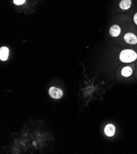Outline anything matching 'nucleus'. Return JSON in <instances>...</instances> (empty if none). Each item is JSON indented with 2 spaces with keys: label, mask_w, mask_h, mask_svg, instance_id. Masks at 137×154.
I'll use <instances>...</instances> for the list:
<instances>
[{
  "label": "nucleus",
  "mask_w": 137,
  "mask_h": 154,
  "mask_svg": "<svg viewBox=\"0 0 137 154\" xmlns=\"http://www.w3.org/2000/svg\"><path fill=\"white\" fill-rule=\"evenodd\" d=\"M137 58L136 54L132 50L127 49L122 51L120 54V60L124 63H131Z\"/></svg>",
  "instance_id": "1"
},
{
  "label": "nucleus",
  "mask_w": 137,
  "mask_h": 154,
  "mask_svg": "<svg viewBox=\"0 0 137 154\" xmlns=\"http://www.w3.org/2000/svg\"><path fill=\"white\" fill-rule=\"evenodd\" d=\"M115 131H116V128H115L114 125L111 123L108 124L107 125H106L104 130L105 135L108 137H112L114 136Z\"/></svg>",
  "instance_id": "3"
},
{
  "label": "nucleus",
  "mask_w": 137,
  "mask_h": 154,
  "mask_svg": "<svg viewBox=\"0 0 137 154\" xmlns=\"http://www.w3.org/2000/svg\"><path fill=\"white\" fill-rule=\"evenodd\" d=\"M122 75L124 76V77H128L130 76H131L132 74V69L131 67H127L124 68L122 69Z\"/></svg>",
  "instance_id": "8"
},
{
  "label": "nucleus",
  "mask_w": 137,
  "mask_h": 154,
  "mask_svg": "<svg viewBox=\"0 0 137 154\" xmlns=\"http://www.w3.org/2000/svg\"><path fill=\"white\" fill-rule=\"evenodd\" d=\"M49 94L54 99H60L63 96V92L59 88L55 87H50L49 90Z\"/></svg>",
  "instance_id": "2"
},
{
  "label": "nucleus",
  "mask_w": 137,
  "mask_h": 154,
  "mask_svg": "<svg viewBox=\"0 0 137 154\" xmlns=\"http://www.w3.org/2000/svg\"><path fill=\"white\" fill-rule=\"evenodd\" d=\"M124 40L131 44H135L137 43V37L133 33H127L124 36Z\"/></svg>",
  "instance_id": "4"
},
{
  "label": "nucleus",
  "mask_w": 137,
  "mask_h": 154,
  "mask_svg": "<svg viewBox=\"0 0 137 154\" xmlns=\"http://www.w3.org/2000/svg\"><path fill=\"white\" fill-rule=\"evenodd\" d=\"M132 1L131 0H122L120 2L119 6L120 8L123 10H127L130 8L131 6Z\"/></svg>",
  "instance_id": "7"
},
{
  "label": "nucleus",
  "mask_w": 137,
  "mask_h": 154,
  "mask_svg": "<svg viewBox=\"0 0 137 154\" xmlns=\"http://www.w3.org/2000/svg\"><path fill=\"white\" fill-rule=\"evenodd\" d=\"M121 33V28L116 25H113L110 29V34L113 37H117Z\"/></svg>",
  "instance_id": "6"
},
{
  "label": "nucleus",
  "mask_w": 137,
  "mask_h": 154,
  "mask_svg": "<svg viewBox=\"0 0 137 154\" xmlns=\"http://www.w3.org/2000/svg\"><path fill=\"white\" fill-rule=\"evenodd\" d=\"M9 50L6 47H2L0 49V59L2 61H6L8 60L9 57Z\"/></svg>",
  "instance_id": "5"
},
{
  "label": "nucleus",
  "mask_w": 137,
  "mask_h": 154,
  "mask_svg": "<svg viewBox=\"0 0 137 154\" xmlns=\"http://www.w3.org/2000/svg\"><path fill=\"white\" fill-rule=\"evenodd\" d=\"M134 21H135V23L137 25V13H136L135 15L134 16Z\"/></svg>",
  "instance_id": "10"
},
{
  "label": "nucleus",
  "mask_w": 137,
  "mask_h": 154,
  "mask_svg": "<svg viewBox=\"0 0 137 154\" xmlns=\"http://www.w3.org/2000/svg\"><path fill=\"white\" fill-rule=\"evenodd\" d=\"M25 0H14V3L16 5H21L25 3Z\"/></svg>",
  "instance_id": "9"
}]
</instances>
